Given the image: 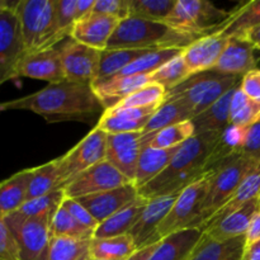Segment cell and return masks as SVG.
<instances>
[{"label":"cell","instance_id":"cell-44","mask_svg":"<svg viewBox=\"0 0 260 260\" xmlns=\"http://www.w3.org/2000/svg\"><path fill=\"white\" fill-rule=\"evenodd\" d=\"M167 90L156 84H147L131 95L126 96L114 108H136V107H149L152 104H161L164 102Z\"/></svg>","mask_w":260,"mask_h":260},{"label":"cell","instance_id":"cell-18","mask_svg":"<svg viewBox=\"0 0 260 260\" xmlns=\"http://www.w3.org/2000/svg\"><path fill=\"white\" fill-rule=\"evenodd\" d=\"M228 42L229 37L220 33H211L203 36L183 50V60L190 75L212 70L228 46Z\"/></svg>","mask_w":260,"mask_h":260},{"label":"cell","instance_id":"cell-10","mask_svg":"<svg viewBox=\"0 0 260 260\" xmlns=\"http://www.w3.org/2000/svg\"><path fill=\"white\" fill-rule=\"evenodd\" d=\"M18 2L0 0V85L17 79L18 63L25 55L19 19L15 13Z\"/></svg>","mask_w":260,"mask_h":260},{"label":"cell","instance_id":"cell-24","mask_svg":"<svg viewBox=\"0 0 260 260\" xmlns=\"http://www.w3.org/2000/svg\"><path fill=\"white\" fill-rule=\"evenodd\" d=\"M200 229H187L162 239L149 260H188L200 243Z\"/></svg>","mask_w":260,"mask_h":260},{"label":"cell","instance_id":"cell-33","mask_svg":"<svg viewBox=\"0 0 260 260\" xmlns=\"http://www.w3.org/2000/svg\"><path fill=\"white\" fill-rule=\"evenodd\" d=\"M56 190H61L56 159L40 165V167L32 168V177H30L29 187H28L27 201L47 196Z\"/></svg>","mask_w":260,"mask_h":260},{"label":"cell","instance_id":"cell-11","mask_svg":"<svg viewBox=\"0 0 260 260\" xmlns=\"http://www.w3.org/2000/svg\"><path fill=\"white\" fill-rule=\"evenodd\" d=\"M211 173L183 189L173 205L172 210L157 230L160 240L178 231L197 229L201 208L208 189Z\"/></svg>","mask_w":260,"mask_h":260},{"label":"cell","instance_id":"cell-46","mask_svg":"<svg viewBox=\"0 0 260 260\" xmlns=\"http://www.w3.org/2000/svg\"><path fill=\"white\" fill-rule=\"evenodd\" d=\"M93 12L122 22L129 18V0H95Z\"/></svg>","mask_w":260,"mask_h":260},{"label":"cell","instance_id":"cell-13","mask_svg":"<svg viewBox=\"0 0 260 260\" xmlns=\"http://www.w3.org/2000/svg\"><path fill=\"white\" fill-rule=\"evenodd\" d=\"M132 183L107 160L89 168L63 188L65 197L76 198L107 192Z\"/></svg>","mask_w":260,"mask_h":260},{"label":"cell","instance_id":"cell-23","mask_svg":"<svg viewBox=\"0 0 260 260\" xmlns=\"http://www.w3.org/2000/svg\"><path fill=\"white\" fill-rule=\"evenodd\" d=\"M246 248V236L215 240L205 234L188 260H243Z\"/></svg>","mask_w":260,"mask_h":260},{"label":"cell","instance_id":"cell-39","mask_svg":"<svg viewBox=\"0 0 260 260\" xmlns=\"http://www.w3.org/2000/svg\"><path fill=\"white\" fill-rule=\"evenodd\" d=\"M190 76L189 70L185 66L184 60H183L182 52L173 57L172 60L168 61L167 63L154 71L149 75L150 84H156V85L162 86L165 90L175 88L180 83Z\"/></svg>","mask_w":260,"mask_h":260},{"label":"cell","instance_id":"cell-9","mask_svg":"<svg viewBox=\"0 0 260 260\" xmlns=\"http://www.w3.org/2000/svg\"><path fill=\"white\" fill-rule=\"evenodd\" d=\"M51 218L52 216L22 218L14 213L5 216L4 221L18 243L20 260H48Z\"/></svg>","mask_w":260,"mask_h":260},{"label":"cell","instance_id":"cell-41","mask_svg":"<svg viewBox=\"0 0 260 260\" xmlns=\"http://www.w3.org/2000/svg\"><path fill=\"white\" fill-rule=\"evenodd\" d=\"M182 52V50H160V51H150L145 53L141 57L127 66L124 70L117 74L119 76H132V75H150L157 69L161 68L164 63L172 60L177 55Z\"/></svg>","mask_w":260,"mask_h":260},{"label":"cell","instance_id":"cell-4","mask_svg":"<svg viewBox=\"0 0 260 260\" xmlns=\"http://www.w3.org/2000/svg\"><path fill=\"white\" fill-rule=\"evenodd\" d=\"M260 159L244 154L234 155L223 160L211 172L208 189L201 208L197 229L215 216L233 198L243 180L259 165Z\"/></svg>","mask_w":260,"mask_h":260},{"label":"cell","instance_id":"cell-43","mask_svg":"<svg viewBox=\"0 0 260 260\" xmlns=\"http://www.w3.org/2000/svg\"><path fill=\"white\" fill-rule=\"evenodd\" d=\"M147 122H149V119H128L106 111L103 116L99 118L96 127L106 132L107 135L134 134V132L144 131Z\"/></svg>","mask_w":260,"mask_h":260},{"label":"cell","instance_id":"cell-36","mask_svg":"<svg viewBox=\"0 0 260 260\" xmlns=\"http://www.w3.org/2000/svg\"><path fill=\"white\" fill-rule=\"evenodd\" d=\"M175 4L177 0H129V17L167 24Z\"/></svg>","mask_w":260,"mask_h":260},{"label":"cell","instance_id":"cell-27","mask_svg":"<svg viewBox=\"0 0 260 260\" xmlns=\"http://www.w3.org/2000/svg\"><path fill=\"white\" fill-rule=\"evenodd\" d=\"M238 88L239 85L231 89L222 98L218 99L213 106H211L205 112L190 119L193 127H194V135L221 134L223 129L230 126L231 99H233L234 93Z\"/></svg>","mask_w":260,"mask_h":260},{"label":"cell","instance_id":"cell-40","mask_svg":"<svg viewBox=\"0 0 260 260\" xmlns=\"http://www.w3.org/2000/svg\"><path fill=\"white\" fill-rule=\"evenodd\" d=\"M193 136H194V127L192 121L180 122L157 132H152L147 146L155 149H172V147L180 146Z\"/></svg>","mask_w":260,"mask_h":260},{"label":"cell","instance_id":"cell-35","mask_svg":"<svg viewBox=\"0 0 260 260\" xmlns=\"http://www.w3.org/2000/svg\"><path fill=\"white\" fill-rule=\"evenodd\" d=\"M150 51L145 50H132V48H118V50H103L102 51L101 65L96 80L111 78L117 75L122 70L131 65L134 61L141 57ZM95 80V81H96Z\"/></svg>","mask_w":260,"mask_h":260},{"label":"cell","instance_id":"cell-12","mask_svg":"<svg viewBox=\"0 0 260 260\" xmlns=\"http://www.w3.org/2000/svg\"><path fill=\"white\" fill-rule=\"evenodd\" d=\"M65 80L93 84L98 78L102 51L69 40L58 46Z\"/></svg>","mask_w":260,"mask_h":260},{"label":"cell","instance_id":"cell-26","mask_svg":"<svg viewBox=\"0 0 260 260\" xmlns=\"http://www.w3.org/2000/svg\"><path fill=\"white\" fill-rule=\"evenodd\" d=\"M180 146L172 147V149H155V147L150 146L144 147L141 155H140L139 162H137L136 177L134 180L135 187L140 189L147 183L151 182L152 179H155L160 173L164 172Z\"/></svg>","mask_w":260,"mask_h":260},{"label":"cell","instance_id":"cell-16","mask_svg":"<svg viewBox=\"0 0 260 260\" xmlns=\"http://www.w3.org/2000/svg\"><path fill=\"white\" fill-rule=\"evenodd\" d=\"M18 78H30L48 81V84L61 83L65 80L58 46L25 53L17 68Z\"/></svg>","mask_w":260,"mask_h":260},{"label":"cell","instance_id":"cell-45","mask_svg":"<svg viewBox=\"0 0 260 260\" xmlns=\"http://www.w3.org/2000/svg\"><path fill=\"white\" fill-rule=\"evenodd\" d=\"M56 9V32L58 42L65 38H70L71 30L75 25L76 17V0H55Z\"/></svg>","mask_w":260,"mask_h":260},{"label":"cell","instance_id":"cell-52","mask_svg":"<svg viewBox=\"0 0 260 260\" xmlns=\"http://www.w3.org/2000/svg\"><path fill=\"white\" fill-rule=\"evenodd\" d=\"M94 5H95V0H76V17H78V20L93 12Z\"/></svg>","mask_w":260,"mask_h":260},{"label":"cell","instance_id":"cell-54","mask_svg":"<svg viewBox=\"0 0 260 260\" xmlns=\"http://www.w3.org/2000/svg\"><path fill=\"white\" fill-rule=\"evenodd\" d=\"M243 260H260V240L246 245Z\"/></svg>","mask_w":260,"mask_h":260},{"label":"cell","instance_id":"cell-42","mask_svg":"<svg viewBox=\"0 0 260 260\" xmlns=\"http://www.w3.org/2000/svg\"><path fill=\"white\" fill-rule=\"evenodd\" d=\"M65 198L63 190H56L47 196L35 198V200L27 201L14 215L19 216L22 218L29 217H40V216H53V213L57 211Z\"/></svg>","mask_w":260,"mask_h":260},{"label":"cell","instance_id":"cell-14","mask_svg":"<svg viewBox=\"0 0 260 260\" xmlns=\"http://www.w3.org/2000/svg\"><path fill=\"white\" fill-rule=\"evenodd\" d=\"M150 139L151 134L142 132L107 135L106 160L134 183L140 155Z\"/></svg>","mask_w":260,"mask_h":260},{"label":"cell","instance_id":"cell-53","mask_svg":"<svg viewBox=\"0 0 260 260\" xmlns=\"http://www.w3.org/2000/svg\"><path fill=\"white\" fill-rule=\"evenodd\" d=\"M157 245L159 243L154 244L151 246H146V248H142V249H137L131 256H128L126 260H149L151 258V255L154 254V251L156 250Z\"/></svg>","mask_w":260,"mask_h":260},{"label":"cell","instance_id":"cell-48","mask_svg":"<svg viewBox=\"0 0 260 260\" xmlns=\"http://www.w3.org/2000/svg\"><path fill=\"white\" fill-rule=\"evenodd\" d=\"M61 205L70 212V215L73 216L81 226L89 229V230H91L93 233L96 230V228H98L99 225L98 221H96L95 218L89 213V211L86 210L83 205H80L78 201L73 200V198L65 197Z\"/></svg>","mask_w":260,"mask_h":260},{"label":"cell","instance_id":"cell-30","mask_svg":"<svg viewBox=\"0 0 260 260\" xmlns=\"http://www.w3.org/2000/svg\"><path fill=\"white\" fill-rule=\"evenodd\" d=\"M260 196V162L258 167L243 180V183L240 184V187L238 188V190L235 192V194L233 196L230 201L216 213L215 216L210 218L205 225L202 226L201 230H205L208 226L213 225L217 221H220L221 218L226 217V216L231 215L233 212H235L236 210H239L240 207H243L245 203L250 202V201L259 198Z\"/></svg>","mask_w":260,"mask_h":260},{"label":"cell","instance_id":"cell-3","mask_svg":"<svg viewBox=\"0 0 260 260\" xmlns=\"http://www.w3.org/2000/svg\"><path fill=\"white\" fill-rule=\"evenodd\" d=\"M201 37L203 36L183 32L165 23L129 17L118 23L107 45V50L132 48L145 51H183Z\"/></svg>","mask_w":260,"mask_h":260},{"label":"cell","instance_id":"cell-2","mask_svg":"<svg viewBox=\"0 0 260 260\" xmlns=\"http://www.w3.org/2000/svg\"><path fill=\"white\" fill-rule=\"evenodd\" d=\"M222 134V132H221ZM221 134L194 135L179 147L167 169L139 189V194L152 200L179 193L208 173V164Z\"/></svg>","mask_w":260,"mask_h":260},{"label":"cell","instance_id":"cell-7","mask_svg":"<svg viewBox=\"0 0 260 260\" xmlns=\"http://www.w3.org/2000/svg\"><path fill=\"white\" fill-rule=\"evenodd\" d=\"M230 17L231 12L208 0H177L167 24L192 35L207 36L220 29Z\"/></svg>","mask_w":260,"mask_h":260},{"label":"cell","instance_id":"cell-49","mask_svg":"<svg viewBox=\"0 0 260 260\" xmlns=\"http://www.w3.org/2000/svg\"><path fill=\"white\" fill-rule=\"evenodd\" d=\"M241 154L260 159V119L246 129V137Z\"/></svg>","mask_w":260,"mask_h":260},{"label":"cell","instance_id":"cell-47","mask_svg":"<svg viewBox=\"0 0 260 260\" xmlns=\"http://www.w3.org/2000/svg\"><path fill=\"white\" fill-rule=\"evenodd\" d=\"M0 260H20L17 240L2 216H0Z\"/></svg>","mask_w":260,"mask_h":260},{"label":"cell","instance_id":"cell-38","mask_svg":"<svg viewBox=\"0 0 260 260\" xmlns=\"http://www.w3.org/2000/svg\"><path fill=\"white\" fill-rule=\"evenodd\" d=\"M51 238L93 239L94 233L81 226L62 205L57 208L51 218Z\"/></svg>","mask_w":260,"mask_h":260},{"label":"cell","instance_id":"cell-22","mask_svg":"<svg viewBox=\"0 0 260 260\" xmlns=\"http://www.w3.org/2000/svg\"><path fill=\"white\" fill-rule=\"evenodd\" d=\"M259 211V198H255V200L245 203L243 207L236 210L231 215L226 216L213 225L206 228L205 230H202V233L215 240H229V239L244 236L246 235L251 220Z\"/></svg>","mask_w":260,"mask_h":260},{"label":"cell","instance_id":"cell-31","mask_svg":"<svg viewBox=\"0 0 260 260\" xmlns=\"http://www.w3.org/2000/svg\"><path fill=\"white\" fill-rule=\"evenodd\" d=\"M136 250L134 239L128 234L91 240L93 260H126Z\"/></svg>","mask_w":260,"mask_h":260},{"label":"cell","instance_id":"cell-34","mask_svg":"<svg viewBox=\"0 0 260 260\" xmlns=\"http://www.w3.org/2000/svg\"><path fill=\"white\" fill-rule=\"evenodd\" d=\"M93 239L51 238L48 260H93Z\"/></svg>","mask_w":260,"mask_h":260},{"label":"cell","instance_id":"cell-1","mask_svg":"<svg viewBox=\"0 0 260 260\" xmlns=\"http://www.w3.org/2000/svg\"><path fill=\"white\" fill-rule=\"evenodd\" d=\"M15 109L33 112L50 123L70 121L89 123L94 119L99 121L106 112L91 84L68 80L48 84L29 95L0 103V112Z\"/></svg>","mask_w":260,"mask_h":260},{"label":"cell","instance_id":"cell-17","mask_svg":"<svg viewBox=\"0 0 260 260\" xmlns=\"http://www.w3.org/2000/svg\"><path fill=\"white\" fill-rule=\"evenodd\" d=\"M139 189L135 187L134 183H128L116 189L76 198V201L89 211L98 223H102L114 213L131 205L139 198Z\"/></svg>","mask_w":260,"mask_h":260},{"label":"cell","instance_id":"cell-55","mask_svg":"<svg viewBox=\"0 0 260 260\" xmlns=\"http://www.w3.org/2000/svg\"><path fill=\"white\" fill-rule=\"evenodd\" d=\"M243 37L245 38L249 43H251L256 51H260V25L255 27L254 29L249 30L245 36H243Z\"/></svg>","mask_w":260,"mask_h":260},{"label":"cell","instance_id":"cell-51","mask_svg":"<svg viewBox=\"0 0 260 260\" xmlns=\"http://www.w3.org/2000/svg\"><path fill=\"white\" fill-rule=\"evenodd\" d=\"M245 236H246V245H250V244L260 240V211L255 216H254L253 220H251Z\"/></svg>","mask_w":260,"mask_h":260},{"label":"cell","instance_id":"cell-25","mask_svg":"<svg viewBox=\"0 0 260 260\" xmlns=\"http://www.w3.org/2000/svg\"><path fill=\"white\" fill-rule=\"evenodd\" d=\"M147 202H149V200L139 196V198L134 201L131 205H128L123 210L118 211L113 216L107 218L106 221L99 223L96 230L94 231L93 239L114 238V236L127 235L139 221Z\"/></svg>","mask_w":260,"mask_h":260},{"label":"cell","instance_id":"cell-50","mask_svg":"<svg viewBox=\"0 0 260 260\" xmlns=\"http://www.w3.org/2000/svg\"><path fill=\"white\" fill-rule=\"evenodd\" d=\"M240 89L249 98L260 102V70L250 71L246 74L240 83Z\"/></svg>","mask_w":260,"mask_h":260},{"label":"cell","instance_id":"cell-6","mask_svg":"<svg viewBox=\"0 0 260 260\" xmlns=\"http://www.w3.org/2000/svg\"><path fill=\"white\" fill-rule=\"evenodd\" d=\"M25 53L58 45L55 0H19L15 8Z\"/></svg>","mask_w":260,"mask_h":260},{"label":"cell","instance_id":"cell-28","mask_svg":"<svg viewBox=\"0 0 260 260\" xmlns=\"http://www.w3.org/2000/svg\"><path fill=\"white\" fill-rule=\"evenodd\" d=\"M30 177H32V169H24L0 182V216L2 217L17 212L27 202Z\"/></svg>","mask_w":260,"mask_h":260},{"label":"cell","instance_id":"cell-5","mask_svg":"<svg viewBox=\"0 0 260 260\" xmlns=\"http://www.w3.org/2000/svg\"><path fill=\"white\" fill-rule=\"evenodd\" d=\"M241 79L239 76L222 75L213 70L193 74L179 85L168 90L164 101L182 102L194 118L231 89L240 85Z\"/></svg>","mask_w":260,"mask_h":260},{"label":"cell","instance_id":"cell-29","mask_svg":"<svg viewBox=\"0 0 260 260\" xmlns=\"http://www.w3.org/2000/svg\"><path fill=\"white\" fill-rule=\"evenodd\" d=\"M258 25H260V0H251L231 10V17L228 22L215 33L229 38L243 37Z\"/></svg>","mask_w":260,"mask_h":260},{"label":"cell","instance_id":"cell-20","mask_svg":"<svg viewBox=\"0 0 260 260\" xmlns=\"http://www.w3.org/2000/svg\"><path fill=\"white\" fill-rule=\"evenodd\" d=\"M255 51L253 45L244 37L229 38L228 46L212 70L222 75L244 78L246 74L256 69L258 61Z\"/></svg>","mask_w":260,"mask_h":260},{"label":"cell","instance_id":"cell-8","mask_svg":"<svg viewBox=\"0 0 260 260\" xmlns=\"http://www.w3.org/2000/svg\"><path fill=\"white\" fill-rule=\"evenodd\" d=\"M106 155L107 134L95 126L70 151L56 159L61 189L89 168L104 161Z\"/></svg>","mask_w":260,"mask_h":260},{"label":"cell","instance_id":"cell-19","mask_svg":"<svg viewBox=\"0 0 260 260\" xmlns=\"http://www.w3.org/2000/svg\"><path fill=\"white\" fill-rule=\"evenodd\" d=\"M119 20L99 13H89L79 19L71 30L70 38L95 50H106Z\"/></svg>","mask_w":260,"mask_h":260},{"label":"cell","instance_id":"cell-21","mask_svg":"<svg viewBox=\"0 0 260 260\" xmlns=\"http://www.w3.org/2000/svg\"><path fill=\"white\" fill-rule=\"evenodd\" d=\"M150 84L149 75H132L119 76L114 75L111 78L96 80L91 84L94 93L103 104L104 109L114 108L126 96L131 95L139 89Z\"/></svg>","mask_w":260,"mask_h":260},{"label":"cell","instance_id":"cell-32","mask_svg":"<svg viewBox=\"0 0 260 260\" xmlns=\"http://www.w3.org/2000/svg\"><path fill=\"white\" fill-rule=\"evenodd\" d=\"M193 118L189 109L179 101H164L147 122L142 134H152L162 128L190 121Z\"/></svg>","mask_w":260,"mask_h":260},{"label":"cell","instance_id":"cell-56","mask_svg":"<svg viewBox=\"0 0 260 260\" xmlns=\"http://www.w3.org/2000/svg\"><path fill=\"white\" fill-rule=\"evenodd\" d=\"M259 203H260V196H259Z\"/></svg>","mask_w":260,"mask_h":260},{"label":"cell","instance_id":"cell-15","mask_svg":"<svg viewBox=\"0 0 260 260\" xmlns=\"http://www.w3.org/2000/svg\"><path fill=\"white\" fill-rule=\"evenodd\" d=\"M180 192L149 200L139 221L128 233V235L134 239L136 249L146 248L161 241L157 235L159 226L170 212Z\"/></svg>","mask_w":260,"mask_h":260},{"label":"cell","instance_id":"cell-37","mask_svg":"<svg viewBox=\"0 0 260 260\" xmlns=\"http://www.w3.org/2000/svg\"><path fill=\"white\" fill-rule=\"evenodd\" d=\"M260 119V102L249 98L240 89L234 93L230 106V124L249 127Z\"/></svg>","mask_w":260,"mask_h":260}]
</instances>
